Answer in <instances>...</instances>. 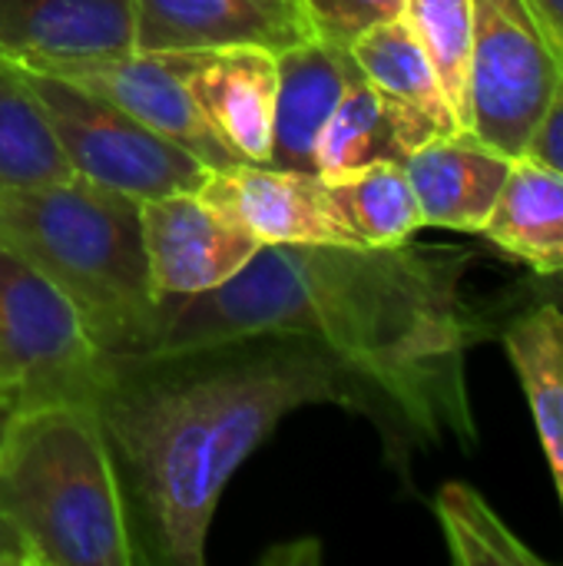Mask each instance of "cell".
Returning <instances> with one entry per match:
<instances>
[{
    "label": "cell",
    "instance_id": "cell-1",
    "mask_svg": "<svg viewBox=\"0 0 563 566\" xmlns=\"http://www.w3.org/2000/svg\"><path fill=\"white\" fill-rule=\"evenodd\" d=\"M475 252L455 245H262L219 289L173 298L153 358L256 338H299L332 355L355 411L382 431L408 478L415 454L478 444L468 391L471 348L501 335L508 315L465 292Z\"/></svg>",
    "mask_w": 563,
    "mask_h": 566
},
{
    "label": "cell",
    "instance_id": "cell-2",
    "mask_svg": "<svg viewBox=\"0 0 563 566\" xmlns=\"http://www.w3.org/2000/svg\"><path fill=\"white\" fill-rule=\"evenodd\" d=\"M236 345L110 368L96 395L110 448L133 478L149 524L153 557L206 564L222 491L272 431L299 408L355 411L342 365L299 338Z\"/></svg>",
    "mask_w": 563,
    "mask_h": 566
},
{
    "label": "cell",
    "instance_id": "cell-3",
    "mask_svg": "<svg viewBox=\"0 0 563 566\" xmlns=\"http://www.w3.org/2000/svg\"><path fill=\"white\" fill-rule=\"evenodd\" d=\"M0 242L70 298L110 368L153 352L173 298L153 289L139 199L80 176L0 189Z\"/></svg>",
    "mask_w": 563,
    "mask_h": 566
},
{
    "label": "cell",
    "instance_id": "cell-4",
    "mask_svg": "<svg viewBox=\"0 0 563 566\" xmlns=\"http://www.w3.org/2000/svg\"><path fill=\"white\" fill-rule=\"evenodd\" d=\"M0 511L40 566L136 560L96 401H40L13 415L0 448Z\"/></svg>",
    "mask_w": 563,
    "mask_h": 566
},
{
    "label": "cell",
    "instance_id": "cell-5",
    "mask_svg": "<svg viewBox=\"0 0 563 566\" xmlns=\"http://www.w3.org/2000/svg\"><path fill=\"white\" fill-rule=\"evenodd\" d=\"M563 80V56L531 0H471L468 133L524 156Z\"/></svg>",
    "mask_w": 563,
    "mask_h": 566
},
{
    "label": "cell",
    "instance_id": "cell-6",
    "mask_svg": "<svg viewBox=\"0 0 563 566\" xmlns=\"http://www.w3.org/2000/svg\"><path fill=\"white\" fill-rule=\"evenodd\" d=\"M23 73L46 109L73 176L146 202L173 192H199L212 172L192 153L153 133L110 99L53 73L27 66Z\"/></svg>",
    "mask_w": 563,
    "mask_h": 566
},
{
    "label": "cell",
    "instance_id": "cell-7",
    "mask_svg": "<svg viewBox=\"0 0 563 566\" xmlns=\"http://www.w3.org/2000/svg\"><path fill=\"white\" fill-rule=\"evenodd\" d=\"M110 361L90 342L70 298L0 242V385L23 405L96 401Z\"/></svg>",
    "mask_w": 563,
    "mask_h": 566
},
{
    "label": "cell",
    "instance_id": "cell-8",
    "mask_svg": "<svg viewBox=\"0 0 563 566\" xmlns=\"http://www.w3.org/2000/svg\"><path fill=\"white\" fill-rule=\"evenodd\" d=\"M143 249L153 289L186 298L236 279L262 242L199 192H173L139 202Z\"/></svg>",
    "mask_w": 563,
    "mask_h": 566
},
{
    "label": "cell",
    "instance_id": "cell-9",
    "mask_svg": "<svg viewBox=\"0 0 563 566\" xmlns=\"http://www.w3.org/2000/svg\"><path fill=\"white\" fill-rule=\"evenodd\" d=\"M212 206L242 222L262 245H352L329 182L315 172H289L262 163L212 169L199 189Z\"/></svg>",
    "mask_w": 563,
    "mask_h": 566
},
{
    "label": "cell",
    "instance_id": "cell-10",
    "mask_svg": "<svg viewBox=\"0 0 563 566\" xmlns=\"http://www.w3.org/2000/svg\"><path fill=\"white\" fill-rule=\"evenodd\" d=\"M189 90L209 129L242 159L262 163L272 149L279 66L265 46H216L163 53Z\"/></svg>",
    "mask_w": 563,
    "mask_h": 566
},
{
    "label": "cell",
    "instance_id": "cell-11",
    "mask_svg": "<svg viewBox=\"0 0 563 566\" xmlns=\"http://www.w3.org/2000/svg\"><path fill=\"white\" fill-rule=\"evenodd\" d=\"M40 73L63 76V80L110 99L113 106H119L123 113H129L143 126H149L153 133H159L169 143L183 146L186 153H192L209 169H232V166L242 163L209 129V123L202 119V113L192 103L189 90L173 73V66L166 63L163 53L129 50V53H119V56H103V60H86V63H63V66L40 70Z\"/></svg>",
    "mask_w": 563,
    "mask_h": 566
},
{
    "label": "cell",
    "instance_id": "cell-12",
    "mask_svg": "<svg viewBox=\"0 0 563 566\" xmlns=\"http://www.w3.org/2000/svg\"><path fill=\"white\" fill-rule=\"evenodd\" d=\"M133 46L143 53L265 46L312 40L295 0H129Z\"/></svg>",
    "mask_w": 563,
    "mask_h": 566
},
{
    "label": "cell",
    "instance_id": "cell-13",
    "mask_svg": "<svg viewBox=\"0 0 563 566\" xmlns=\"http://www.w3.org/2000/svg\"><path fill=\"white\" fill-rule=\"evenodd\" d=\"M129 0H0V60L27 70L129 53Z\"/></svg>",
    "mask_w": 563,
    "mask_h": 566
},
{
    "label": "cell",
    "instance_id": "cell-14",
    "mask_svg": "<svg viewBox=\"0 0 563 566\" xmlns=\"http://www.w3.org/2000/svg\"><path fill=\"white\" fill-rule=\"evenodd\" d=\"M348 50L385 103L405 153L465 133L405 13L398 20L372 27Z\"/></svg>",
    "mask_w": 563,
    "mask_h": 566
},
{
    "label": "cell",
    "instance_id": "cell-15",
    "mask_svg": "<svg viewBox=\"0 0 563 566\" xmlns=\"http://www.w3.org/2000/svg\"><path fill=\"white\" fill-rule=\"evenodd\" d=\"M275 66L279 83L272 113V149L265 166L315 172L319 136L355 73V56L345 46L312 36L279 50Z\"/></svg>",
    "mask_w": 563,
    "mask_h": 566
},
{
    "label": "cell",
    "instance_id": "cell-16",
    "mask_svg": "<svg viewBox=\"0 0 563 566\" xmlns=\"http://www.w3.org/2000/svg\"><path fill=\"white\" fill-rule=\"evenodd\" d=\"M508 156L478 143L471 133L435 139L405 159L408 182L415 189L421 222L451 232L484 229L511 172Z\"/></svg>",
    "mask_w": 563,
    "mask_h": 566
},
{
    "label": "cell",
    "instance_id": "cell-17",
    "mask_svg": "<svg viewBox=\"0 0 563 566\" xmlns=\"http://www.w3.org/2000/svg\"><path fill=\"white\" fill-rule=\"evenodd\" d=\"M481 235L504 255L524 262L538 275L563 269V172L518 156L508 182L481 229Z\"/></svg>",
    "mask_w": 563,
    "mask_h": 566
},
{
    "label": "cell",
    "instance_id": "cell-18",
    "mask_svg": "<svg viewBox=\"0 0 563 566\" xmlns=\"http://www.w3.org/2000/svg\"><path fill=\"white\" fill-rule=\"evenodd\" d=\"M498 338L531 401L563 504V315L551 305H528L504 322Z\"/></svg>",
    "mask_w": 563,
    "mask_h": 566
},
{
    "label": "cell",
    "instance_id": "cell-19",
    "mask_svg": "<svg viewBox=\"0 0 563 566\" xmlns=\"http://www.w3.org/2000/svg\"><path fill=\"white\" fill-rule=\"evenodd\" d=\"M66 179H73V169L23 66L0 60V189Z\"/></svg>",
    "mask_w": 563,
    "mask_h": 566
},
{
    "label": "cell",
    "instance_id": "cell-20",
    "mask_svg": "<svg viewBox=\"0 0 563 566\" xmlns=\"http://www.w3.org/2000/svg\"><path fill=\"white\" fill-rule=\"evenodd\" d=\"M408 153L398 143V133L392 126V116L385 103L378 99L375 86L365 80V73L355 63V73L332 109L319 149H315V172L322 182H342L355 176L365 166L375 163H405Z\"/></svg>",
    "mask_w": 563,
    "mask_h": 566
},
{
    "label": "cell",
    "instance_id": "cell-21",
    "mask_svg": "<svg viewBox=\"0 0 563 566\" xmlns=\"http://www.w3.org/2000/svg\"><path fill=\"white\" fill-rule=\"evenodd\" d=\"M335 209L362 249L408 242L425 222L405 163H375L342 182H329Z\"/></svg>",
    "mask_w": 563,
    "mask_h": 566
},
{
    "label": "cell",
    "instance_id": "cell-22",
    "mask_svg": "<svg viewBox=\"0 0 563 566\" xmlns=\"http://www.w3.org/2000/svg\"><path fill=\"white\" fill-rule=\"evenodd\" d=\"M435 514L458 566H544L494 514V507L461 481H451L438 491Z\"/></svg>",
    "mask_w": 563,
    "mask_h": 566
},
{
    "label": "cell",
    "instance_id": "cell-23",
    "mask_svg": "<svg viewBox=\"0 0 563 566\" xmlns=\"http://www.w3.org/2000/svg\"><path fill=\"white\" fill-rule=\"evenodd\" d=\"M405 20L425 46L448 103L468 133L471 0H405Z\"/></svg>",
    "mask_w": 563,
    "mask_h": 566
},
{
    "label": "cell",
    "instance_id": "cell-24",
    "mask_svg": "<svg viewBox=\"0 0 563 566\" xmlns=\"http://www.w3.org/2000/svg\"><path fill=\"white\" fill-rule=\"evenodd\" d=\"M295 7L312 36L345 50L372 27L405 13V0H295Z\"/></svg>",
    "mask_w": 563,
    "mask_h": 566
},
{
    "label": "cell",
    "instance_id": "cell-25",
    "mask_svg": "<svg viewBox=\"0 0 563 566\" xmlns=\"http://www.w3.org/2000/svg\"><path fill=\"white\" fill-rule=\"evenodd\" d=\"M498 308L511 318L514 312L528 308V305H551L563 315V269L561 272H551V275H538L531 272L528 279L514 282L508 292H501L498 298Z\"/></svg>",
    "mask_w": 563,
    "mask_h": 566
},
{
    "label": "cell",
    "instance_id": "cell-26",
    "mask_svg": "<svg viewBox=\"0 0 563 566\" xmlns=\"http://www.w3.org/2000/svg\"><path fill=\"white\" fill-rule=\"evenodd\" d=\"M524 156H534L538 163H548V166L563 172V80L551 106H548V113H544V119L538 123Z\"/></svg>",
    "mask_w": 563,
    "mask_h": 566
},
{
    "label": "cell",
    "instance_id": "cell-27",
    "mask_svg": "<svg viewBox=\"0 0 563 566\" xmlns=\"http://www.w3.org/2000/svg\"><path fill=\"white\" fill-rule=\"evenodd\" d=\"M0 566H40L30 541L3 511H0Z\"/></svg>",
    "mask_w": 563,
    "mask_h": 566
},
{
    "label": "cell",
    "instance_id": "cell-28",
    "mask_svg": "<svg viewBox=\"0 0 563 566\" xmlns=\"http://www.w3.org/2000/svg\"><path fill=\"white\" fill-rule=\"evenodd\" d=\"M531 7L541 17L544 30L551 33L554 46L561 50L563 56V0H531Z\"/></svg>",
    "mask_w": 563,
    "mask_h": 566
},
{
    "label": "cell",
    "instance_id": "cell-29",
    "mask_svg": "<svg viewBox=\"0 0 563 566\" xmlns=\"http://www.w3.org/2000/svg\"><path fill=\"white\" fill-rule=\"evenodd\" d=\"M20 411V395L7 385H0V448H3V438H7V428L13 421V415Z\"/></svg>",
    "mask_w": 563,
    "mask_h": 566
}]
</instances>
